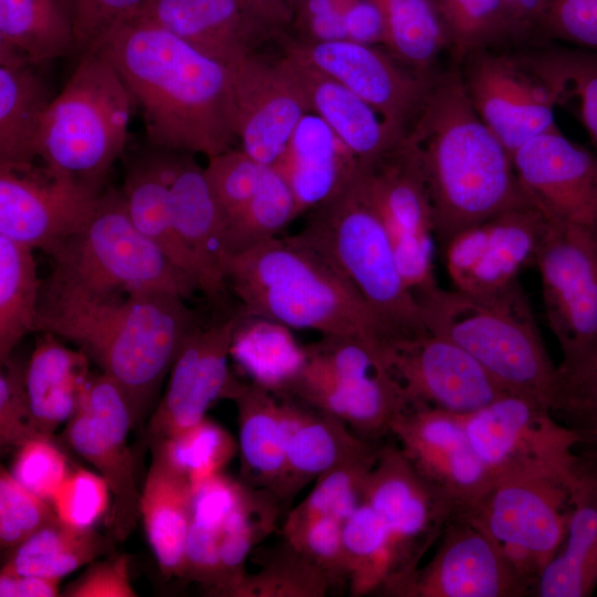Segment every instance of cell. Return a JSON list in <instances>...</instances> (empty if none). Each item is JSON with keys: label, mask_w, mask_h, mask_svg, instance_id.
Instances as JSON below:
<instances>
[{"label": "cell", "mask_w": 597, "mask_h": 597, "mask_svg": "<svg viewBox=\"0 0 597 597\" xmlns=\"http://www.w3.org/2000/svg\"><path fill=\"white\" fill-rule=\"evenodd\" d=\"M561 394L555 416L579 438V447H597V343L586 359L559 378Z\"/></svg>", "instance_id": "50"}, {"label": "cell", "mask_w": 597, "mask_h": 597, "mask_svg": "<svg viewBox=\"0 0 597 597\" xmlns=\"http://www.w3.org/2000/svg\"><path fill=\"white\" fill-rule=\"evenodd\" d=\"M134 425L126 394L102 373L90 377L63 433L66 443L97 469L109 486L113 504L108 525L116 541L126 540L140 517L135 459L127 440Z\"/></svg>", "instance_id": "12"}, {"label": "cell", "mask_w": 597, "mask_h": 597, "mask_svg": "<svg viewBox=\"0 0 597 597\" xmlns=\"http://www.w3.org/2000/svg\"><path fill=\"white\" fill-rule=\"evenodd\" d=\"M332 586L318 566L284 541L259 572L244 575L231 596L324 597Z\"/></svg>", "instance_id": "48"}, {"label": "cell", "mask_w": 597, "mask_h": 597, "mask_svg": "<svg viewBox=\"0 0 597 597\" xmlns=\"http://www.w3.org/2000/svg\"><path fill=\"white\" fill-rule=\"evenodd\" d=\"M378 449L317 476L306 498L289 512L282 527L283 536L322 517L344 523L363 502L365 483Z\"/></svg>", "instance_id": "45"}, {"label": "cell", "mask_w": 597, "mask_h": 597, "mask_svg": "<svg viewBox=\"0 0 597 597\" xmlns=\"http://www.w3.org/2000/svg\"><path fill=\"white\" fill-rule=\"evenodd\" d=\"M98 53L122 77L155 148L208 158L232 148L231 67L140 17L116 28Z\"/></svg>", "instance_id": "1"}, {"label": "cell", "mask_w": 597, "mask_h": 597, "mask_svg": "<svg viewBox=\"0 0 597 597\" xmlns=\"http://www.w3.org/2000/svg\"><path fill=\"white\" fill-rule=\"evenodd\" d=\"M517 51L520 57L557 95L558 104L575 101L578 116L597 151V52L542 41Z\"/></svg>", "instance_id": "40"}, {"label": "cell", "mask_w": 597, "mask_h": 597, "mask_svg": "<svg viewBox=\"0 0 597 597\" xmlns=\"http://www.w3.org/2000/svg\"><path fill=\"white\" fill-rule=\"evenodd\" d=\"M36 67L0 53V167L25 169L36 159L38 133L53 100Z\"/></svg>", "instance_id": "35"}, {"label": "cell", "mask_w": 597, "mask_h": 597, "mask_svg": "<svg viewBox=\"0 0 597 597\" xmlns=\"http://www.w3.org/2000/svg\"><path fill=\"white\" fill-rule=\"evenodd\" d=\"M191 500L188 479L153 453L139 510L147 541L166 576H181Z\"/></svg>", "instance_id": "36"}, {"label": "cell", "mask_w": 597, "mask_h": 597, "mask_svg": "<svg viewBox=\"0 0 597 597\" xmlns=\"http://www.w3.org/2000/svg\"><path fill=\"white\" fill-rule=\"evenodd\" d=\"M243 315L322 336L352 337L384 353L394 338L360 294L327 262L291 237L274 238L222 261Z\"/></svg>", "instance_id": "4"}, {"label": "cell", "mask_w": 597, "mask_h": 597, "mask_svg": "<svg viewBox=\"0 0 597 597\" xmlns=\"http://www.w3.org/2000/svg\"><path fill=\"white\" fill-rule=\"evenodd\" d=\"M148 0H73L74 54H95L112 32L135 18Z\"/></svg>", "instance_id": "54"}, {"label": "cell", "mask_w": 597, "mask_h": 597, "mask_svg": "<svg viewBox=\"0 0 597 597\" xmlns=\"http://www.w3.org/2000/svg\"><path fill=\"white\" fill-rule=\"evenodd\" d=\"M301 85L310 112L323 119L367 170L389 155L404 133L367 102L308 64L284 53Z\"/></svg>", "instance_id": "28"}, {"label": "cell", "mask_w": 597, "mask_h": 597, "mask_svg": "<svg viewBox=\"0 0 597 597\" xmlns=\"http://www.w3.org/2000/svg\"><path fill=\"white\" fill-rule=\"evenodd\" d=\"M458 65L469 53L507 44L501 0H430Z\"/></svg>", "instance_id": "47"}, {"label": "cell", "mask_w": 597, "mask_h": 597, "mask_svg": "<svg viewBox=\"0 0 597 597\" xmlns=\"http://www.w3.org/2000/svg\"><path fill=\"white\" fill-rule=\"evenodd\" d=\"M41 290L33 249L0 234V363L38 331Z\"/></svg>", "instance_id": "42"}, {"label": "cell", "mask_w": 597, "mask_h": 597, "mask_svg": "<svg viewBox=\"0 0 597 597\" xmlns=\"http://www.w3.org/2000/svg\"><path fill=\"white\" fill-rule=\"evenodd\" d=\"M230 399L238 409L242 475L251 488L268 491L280 500L286 465L281 399L253 383L238 380Z\"/></svg>", "instance_id": "32"}, {"label": "cell", "mask_w": 597, "mask_h": 597, "mask_svg": "<svg viewBox=\"0 0 597 597\" xmlns=\"http://www.w3.org/2000/svg\"><path fill=\"white\" fill-rule=\"evenodd\" d=\"M305 349L307 360L294 387L301 383H326L390 371L385 354L357 338L322 336Z\"/></svg>", "instance_id": "49"}, {"label": "cell", "mask_w": 597, "mask_h": 597, "mask_svg": "<svg viewBox=\"0 0 597 597\" xmlns=\"http://www.w3.org/2000/svg\"><path fill=\"white\" fill-rule=\"evenodd\" d=\"M458 67L474 111L511 157L532 138L558 129L556 93L517 52L475 50Z\"/></svg>", "instance_id": "13"}, {"label": "cell", "mask_w": 597, "mask_h": 597, "mask_svg": "<svg viewBox=\"0 0 597 597\" xmlns=\"http://www.w3.org/2000/svg\"><path fill=\"white\" fill-rule=\"evenodd\" d=\"M61 579L0 573V597H55Z\"/></svg>", "instance_id": "61"}, {"label": "cell", "mask_w": 597, "mask_h": 597, "mask_svg": "<svg viewBox=\"0 0 597 597\" xmlns=\"http://www.w3.org/2000/svg\"><path fill=\"white\" fill-rule=\"evenodd\" d=\"M294 10V8L302 0H285Z\"/></svg>", "instance_id": "63"}, {"label": "cell", "mask_w": 597, "mask_h": 597, "mask_svg": "<svg viewBox=\"0 0 597 597\" xmlns=\"http://www.w3.org/2000/svg\"><path fill=\"white\" fill-rule=\"evenodd\" d=\"M231 70L240 148L260 164L273 166L310 112L305 94L284 56L270 62L254 52Z\"/></svg>", "instance_id": "23"}, {"label": "cell", "mask_w": 597, "mask_h": 597, "mask_svg": "<svg viewBox=\"0 0 597 597\" xmlns=\"http://www.w3.org/2000/svg\"><path fill=\"white\" fill-rule=\"evenodd\" d=\"M597 588V454L583 450L570 483L565 542L537 580L538 597H587Z\"/></svg>", "instance_id": "29"}, {"label": "cell", "mask_w": 597, "mask_h": 597, "mask_svg": "<svg viewBox=\"0 0 597 597\" xmlns=\"http://www.w3.org/2000/svg\"><path fill=\"white\" fill-rule=\"evenodd\" d=\"M10 472L25 489L51 503L71 471L65 454L51 438L38 437L18 448Z\"/></svg>", "instance_id": "55"}, {"label": "cell", "mask_w": 597, "mask_h": 597, "mask_svg": "<svg viewBox=\"0 0 597 597\" xmlns=\"http://www.w3.org/2000/svg\"><path fill=\"white\" fill-rule=\"evenodd\" d=\"M168 291L96 296L42 284L38 331L75 343L126 394L135 425L153 406L188 334L199 325Z\"/></svg>", "instance_id": "3"}, {"label": "cell", "mask_w": 597, "mask_h": 597, "mask_svg": "<svg viewBox=\"0 0 597 597\" xmlns=\"http://www.w3.org/2000/svg\"><path fill=\"white\" fill-rule=\"evenodd\" d=\"M42 334L25 366V387L36 430L51 438L77 409L90 379V358L60 343L56 335Z\"/></svg>", "instance_id": "34"}, {"label": "cell", "mask_w": 597, "mask_h": 597, "mask_svg": "<svg viewBox=\"0 0 597 597\" xmlns=\"http://www.w3.org/2000/svg\"><path fill=\"white\" fill-rule=\"evenodd\" d=\"M242 6L271 31L289 25L294 18L293 8L285 0H239Z\"/></svg>", "instance_id": "62"}, {"label": "cell", "mask_w": 597, "mask_h": 597, "mask_svg": "<svg viewBox=\"0 0 597 597\" xmlns=\"http://www.w3.org/2000/svg\"><path fill=\"white\" fill-rule=\"evenodd\" d=\"M415 295L427 331L462 347L506 392L534 399L555 413L558 367L520 280L490 294L436 285Z\"/></svg>", "instance_id": "5"}, {"label": "cell", "mask_w": 597, "mask_h": 597, "mask_svg": "<svg viewBox=\"0 0 597 597\" xmlns=\"http://www.w3.org/2000/svg\"><path fill=\"white\" fill-rule=\"evenodd\" d=\"M44 282L88 295L168 291L188 298L198 290L134 224L122 190L106 188L85 223L49 254Z\"/></svg>", "instance_id": "8"}, {"label": "cell", "mask_w": 597, "mask_h": 597, "mask_svg": "<svg viewBox=\"0 0 597 597\" xmlns=\"http://www.w3.org/2000/svg\"><path fill=\"white\" fill-rule=\"evenodd\" d=\"M291 396L339 419L368 442L390 433L392 422L407 408L401 387L390 371L326 383H301Z\"/></svg>", "instance_id": "31"}, {"label": "cell", "mask_w": 597, "mask_h": 597, "mask_svg": "<svg viewBox=\"0 0 597 597\" xmlns=\"http://www.w3.org/2000/svg\"><path fill=\"white\" fill-rule=\"evenodd\" d=\"M193 154L167 150L169 201L176 230L197 260L203 293L217 300L226 291L222 272L228 220Z\"/></svg>", "instance_id": "26"}, {"label": "cell", "mask_w": 597, "mask_h": 597, "mask_svg": "<svg viewBox=\"0 0 597 597\" xmlns=\"http://www.w3.org/2000/svg\"><path fill=\"white\" fill-rule=\"evenodd\" d=\"M597 52V0H549L540 41Z\"/></svg>", "instance_id": "58"}, {"label": "cell", "mask_w": 597, "mask_h": 597, "mask_svg": "<svg viewBox=\"0 0 597 597\" xmlns=\"http://www.w3.org/2000/svg\"><path fill=\"white\" fill-rule=\"evenodd\" d=\"M113 541L93 527L77 528L56 519L11 551L1 573L61 579L107 554Z\"/></svg>", "instance_id": "39"}, {"label": "cell", "mask_w": 597, "mask_h": 597, "mask_svg": "<svg viewBox=\"0 0 597 597\" xmlns=\"http://www.w3.org/2000/svg\"><path fill=\"white\" fill-rule=\"evenodd\" d=\"M245 317L248 321L240 318L235 327L230 355L253 384L275 396H290L307 360L305 346L296 342L291 328L280 323Z\"/></svg>", "instance_id": "38"}, {"label": "cell", "mask_w": 597, "mask_h": 597, "mask_svg": "<svg viewBox=\"0 0 597 597\" xmlns=\"http://www.w3.org/2000/svg\"><path fill=\"white\" fill-rule=\"evenodd\" d=\"M390 433L418 473L463 515L493 483L476 455L463 415L432 407H408Z\"/></svg>", "instance_id": "16"}, {"label": "cell", "mask_w": 597, "mask_h": 597, "mask_svg": "<svg viewBox=\"0 0 597 597\" xmlns=\"http://www.w3.org/2000/svg\"><path fill=\"white\" fill-rule=\"evenodd\" d=\"M0 53L36 66L74 54L73 0H0Z\"/></svg>", "instance_id": "37"}, {"label": "cell", "mask_w": 597, "mask_h": 597, "mask_svg": "<svg viewBox=\"0 0 597 597\" xmlns=\"http://www.w3.org/2000/svg\"><path fill=\"white\" fill-rule=\"evenodd\" d=\"M570 483L546 476L498 480L475 505L458 516L494 543L532 595L565 542Z\"/></svg>", "instance_id": "9"}, {"label": "cell", "mask_w": 597, "mask_h": 597, "mask_svg": "<svg viewBox=\"0 0 597 597\" xmlns=\"http://www.w3.org/2000/svg\"><path fill=\"white\" fill-rule=\"evenodd\" d=\"M289 54L337 81L405 134L432 77H422L391 54L353 41L289 42Z\"/></svg>", "instance_id": "21"}, {"label": "cell", "mask_w": 597, "mask_h": 597, "mask_svg": "<svg viewBox=\"0 0 597 597\" xmlns=\"http://www.w3.org/2000/svg\"><path fill=\"white\" fill-rule=\"evenodd\" d=\"M135 108L113 64L101 53L78 59L40 126L35 153L46 168L102 192L125 149Z\"/></svg>", "instance_id": "7"}, {"label": "cell", "mask_w": 597, "mask_h": 597, "mask_svg": "<svg viewBox=\"0 0 597 597\" xmlns=\"http://www.w3.org/2000/svg\"><path fill=\"white\" fill-rule=\"evenodd\" d=\"M298 216L296 200L287 182L273 166H268L252 199L228 221L226 255L276 238Z\"/></svg>", "instance_id": "44"}, {"label": "cell", "mask_w": 597, "mask_h": 597, "mask_svg": "<svg viewBox=\"0 0 597 597\" xmlns=\"http://www.w3.org/2000/svg\"><path fill=\"white\" fill-rule=\"evenodd\" d=\"M342 521L322 517L284 535V541L318 566L332 585L347 580Z\"/></svg>", "instance_id": "57"}, {"label": "cell", "mask_w": 597, "mask_h": 597, "mask_svg": "<svg viewBox=\"0 0 597 597\" xmlns=\"http://www.w3.org/2000/svg\"><path fill=\"white\" fill-rule=\"evenodd\" d=\"M534 264L545 317L562 354L561 378L574 371L597 343V235L546 220Z\"/></svg>", "instance_id": "11"}, {"label": "cell", "mask_w": 597, "mask_h": 597, "mask_svg": "<svg viewBox=\"0 0 597 597\" xmlns=\"http://www.w3.org/2000/svg\"><path fill=\"white\" fill-rule=\"evenodd\" d=\"M385 359L407 407L467 415L507 394L468 352L429 331L391 338Z\"/></svg>", "instance_id": "15"}, {"label": "cell", "mask_w": 597, "mask_h": 597, "mask_svg": "<svg viewBox=\"0 0 597 597\" xmlns=\"http://www.w3.org/2000/svg\"><path fill=\"white\" fill-rule=\"evenodd\" d=\"M399 147L419 168L440 248L460 231L530 202L511 155L474 111L458 65L432 77Z\"/></svg>", "instance_id": "2"}, {"label": "cell", "mask_w": 597, "mask_h": 597, "mask_svg": "<svg viewBox=\"0 0 597 597\" xmlns=\"http://www.w3.org/2000/svg\"><path fill=\"white\" fill-rule=\"evenodd\" d=\"M385 28V44L404 66L431 77L432 67L448 49V39L430 0H370Z\"/></svg>", "instance_id": "43"}, {"label": "cell", "mask_w": 597, "mask_h": 597, "mask_svg": "<svg viewBox=\"0 0 597 597\" xmlns=\"http://www.w3.org/2000/svg\"><path fill=\"white\" fill-rule=\"evenodd\" d=\"M362 182L391 241L400 273L415 293L438 285L429 197L415 160L398 146Z\"/></svg>", "instance_id": "18"}, {"label": "cell", "mask_w": 597, "mask_h": 597, "mask_svg": "<svg viewBox=\"0 0 597 597\" xmlns=\"http://www.w3.org/2000/svg\"><path fill=\"white\" fill-rule=\"evenodd\" d=\"M589 452H593V453L597 454V447L593 451H589Z\"/></svg>", "instance_id": "64"}, {"label": "cell", "mask_w": 597, "mask_h": 597, "mask_svg": "<svg viewBox=\"0 0 597 597\" xmlns=\"http://www.w3.org/2000/svg\"><path fill=\"white\" fill-rule=\"evenodd\" d=\"M121 190L137 229L203 292L202 271L172 220L167 151L156 148L130 164Z\"/></svg>", "instance_id": "33"}, {"label": "cell", "mask_w": 597, "mask_h": 597, "mask_svg": "<svg viewBox=\"0 0 597 597\" xmlns=\"http://www.w3.org/2000/svg\"><path fill=\"white\" fill-rule=\"evenodd\" d=\"M281 406L286 465L280 500H289L321 474L378 449L339 419L302 401L282 397Z\"/></svg>", "instance_id": "30"}, {"label": "cell", "mask_w": 597, "mask_h": 597, "mask_svg": "<svg viewBox=\"0 0 597 597\" xmlns=\"http://www.w3.org/2000/svg\"><path fill=\"white\" fill-rule=\"evenodd\" d=\"M512 161L526 198L547 221L597 235V153L556 129L526 142Z\"/></svg>", "instance_id": "20"}, {"label": "cell", "mask_w": 597, "mask_h": 597, "mask_svg": "<svg viewBox=\"0 0 597 597\" xmlns=\"http://www.w3.org/2000/svg\"><path fill=\"white\" fill-rule=\"evenodd\" d=\"M463 421L493 482L523 476L572 482L579 438L543 404L507 392L463 415Z\"/></svg>", "instance_id": "10"}, {"label": "cell", "mask_w": 597, "mask_h": 597, "mask_svg": "<svg viewBox=\"0 0 597 597\" xmlns=\"http://www.w3.org/2000/svg\"><path fill=\"white\" fill-rule=\"evenodd\" d=\"M52 504L20 484L10 471H0V544L13 551L56 520Z\"/></svg>", "instance_id": "51"}, {"label": "cell", "mask_w": 597, "mask_h": 597, "mask_svg": "<svg viewBox=\"0 0 597 597\" xmlns=\"http://www.w3.org/2000/svg\"><path fill=\"white\" fill-rule=\"evenodd\" d=\"M41 436L35 427L25 387V367L12 357L1 363L0 444L17 447Z\"/></svg>", "instance_id": "56"}, {"label": "cell", "mask_w": 597, "mask_h": 597, "mask_svg": "<svg viewBox=\"0 0 597 597\" xmlns=\"http://www.w3.org/2000/svg\"><path fill=\"white\" fill-rule=\"evenodd\" d=\"M343 541L350 595H388L398 569L392 540L380 514L363 501L344 522Z\"/></svg>", "instance_id": "41"}, {"label": "cell", "mask_w": 597, "mask_h": 597, "mask_svg": "<svg viewBox=\"0 0 597 597\" xmlns=\"http://www.w3.org/2000/svg\"><path fill=\"white\" fill-rule=\"evenodd\" d=\"M363 501L380 514L389 530L398 578L388 596H395L457 513L418 473L397 443L379 447Z\"/></svg>", "instance_id": "14"}, {"label": "cell", "mask_w": 597, "mask_h": 597, "mask_svg": "<svg viewBox=\"0 0 597 597\" xmlns=\"http://www.w3.org/2000/svg\"><path fill=\"white\" fill-rule=\"evenodd\" d=\"M231 67L270 36L239 0H148L136 15Z\"/></svg>", "instance_id": "25"}, {"label": "cell", "mask_w": 597, "mask_h": 597, "mask_svg": "<svg viewBox=\"0 0 597 597\" xmlns=\"http://www.w3.org/2000/svg\"><path fill=\"white\" fill-rule=\"evenodd\" d=\"M549 0H501L507 44H532L540 41L541 24Z\"/></svg>", "instance_id": "60"}, {"label": "cell", "mask_w": 597, "mask_h": 597, "mask_svg": "<svg viewBox=\"0 0 597 597\" xmlns=\"http://www.w3.org/2000/svg\"><path fill=\"white\" fill-rule=\"evenodd\" d=\"M360 174L337 197L310 211L304 227L291 238L338 272L394 337L427 332L419 303L400 273Z\"/></svg>", "instance_id": "6"}, {"label": "cell", "mask_w": 597, "mask_h": 597, "mask_svg": "<svg viewBox=\"0 0 597 597\" xmlns=\"http://www.w3.org/2000/svg\"><path fill=\"white\" fill-rule=\"evenodd\" d=\"M273 167L291 188L300 214L337 197L362 171L349 148L312 112L302 117Z\"/></svg>", "instance_id": "27"}, {"label": "cell", "mask_w": 597, "mask_h": 597, "mask_svg": "<svg viewBox=\"0 0 597 597\" xmlns=\"http://www.w3.org/2000/svg\"><path fill=\"white\" fill-rule=\"evenodd\" d=\"M102 192L44 165L0 167V234L50 254L85 223Z\"/></svg>", "instance_id": "17"}, {"label": "cell", "mask_w": 597, "mask_h": 597, "mask_svg": "<svg viewBox=\"0 0 597 597\" xmlns=\"http://www.w3.org/2000/svg\"><path fill=\"white\" fill-rule=\"evenodd\" d=\"M266 167L241 148H230L208 158L205 171L228 221L252 199Z\"/></svg>", "instance_id": "52"}, {"label": "cell", "mask_w": 597, "mask_h": 597, "mask_svg": "<svg viewBox=\"0 0 597 597\" xmlns=\"http://www.w3.org/2000/svg\"><path fill=\"white\" fill-rule=\"evenodd\" d=\"M532 595L494 543L455 516L432 557L400 586L397 597H521Z\"/></svg>", "instance_id": "24"}, {"label": "cell", "mask_w": 597, "mask_h": 597, "mask_svg": "<svg viewBox=\"0 0 597 597\" xmlns=\"http://www.w3.org/2000/svg\"><path fill=\"white\" fill-rule=\"evenodd\" d=\"M150 448L154 454L184 474L192 489L220 473L238 449L230 433L206 417Z\"/></svg>", "instance_id": "46"}, {"label": "cell", "mask_w": 597, "mask_h": 597, "mask_svg": "<svg viewBox=\"0 0 597 597\" xmlns=\"http://www.w3.org/2000/svg\"><path fill=\"white\" fill-rule=\"evenodd\" d=\"M69 597H135L129 578V559L118 555L92 565L64 593Z\"/></svg>", "instance_id": "59"}, {"label": "cell", "mask_w": 597, "mask_h": 597, "mask_svg": "<svg viewBox=\"0 0 597 597\" xmlns=\"http://www.w3.org/2000/svg\"><path fill=\"white\" fill-rule=\"evenodd\" d=\"M545 224L526 202L457 233L441 248L453 289L490 294L520 280V272L534 264Z\"/></svg>", "instance_id": "19"}, {"label": "cell", "mask_w": 597, "mask_h": 597, "mask_svg": "<svg viewBox=\"0 0 597 597\" xmlns=\"http://www.w3.org/2000/svg\"><path fill=\"white\" fill-rule=\"evenodd\" d=\"M239 316L212 325H197L184 341L169 371L163 398L145 433L150 447L201 421L219 398H229L237 379L228 356Z\"/></svg>", "instance_id": "22"}, {"label": "cell", "mask_w": 597, "mask_h": 597, "mask_svg": "<svg viewBox=\"0 0 597 597\" xmlns=\"http://www.w3.org/2000/svg\"><path fill=\"white\" fill-rule=\"evenodd\" d=\"M111 501L112 494L105 479L80 469L70 472L51 504L62 523L90 528L105 514Z\"/></svg>", "instance_id": "53"}]
</instances>
